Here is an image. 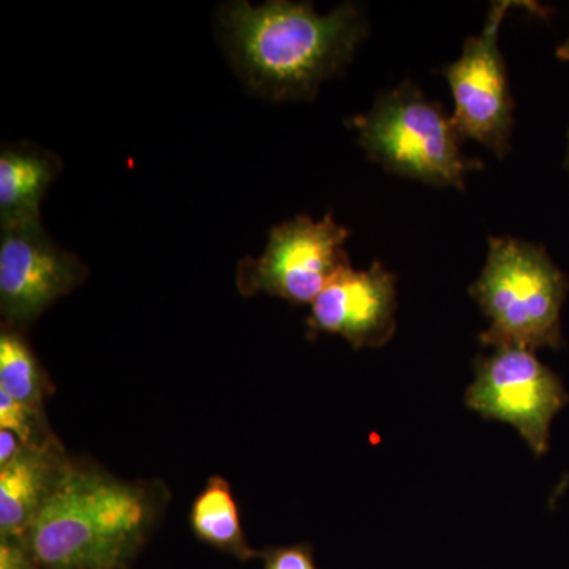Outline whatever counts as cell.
Here are the masks:
<instances>
[{
  "instance_id": "6da1fadb",
  "label": "cell",
  "mask_w": 569,
  "mask_h": 569,
  "mask_svg": "<svg viewBox=\"0 0 569 569\" xmlns=\"http://www.w3.org/2000/svg\"><path fill=\"white\" fill-rule=\"evenodd\" d=\"M220 22L239 77L272 102L313 99L326 80L346 70L369 33L365 11L353 2L328 14L287 0L231 2Z\"/></svg>"
},
{
  "instance_id": "7a4b0ae2",
  "label": "cell",
  "mask_w": 569,
  "mask_h": 569,
  "mask_svg": "<svg viewBox=\"0 0 569 569\" xmlns=\"http://www.w3.org/2000/svg\"><path fill=\"white\" fill-rule=\"evenodd\" d=\"M144 489L71 463L26 541L41 569L121 568L151 527Z\"/></svg>"
},
{
  "instance_id": "3957f363",
  "label": "cell",
  "mask_w": 569,
  "mask_h": 569,
  "mask_svg": "<svg viewBox=\"0 0 569 569\" xmlns=\"http://www.w3.org/2000/svg\"><path fill=\"white\" fill-rule=\"evenodd\" d=\"M568 291V276L545 247L492 236L485 268L470 287L471 298L489 321L479 339L489 348L559 350Z\"/></svg>"
},
{
  "instance_id": "277c9868",
  "label": "cell",
  "mask_w": 569,
  "mask_h": 569,
  "mask_svg": "<svg viewBox=\"0 0 569 569\" xmlns=\"http://www.w3.org/2000/svg\"><path fill=\"white\" fill-rule=\"evenodd\" d=\"M348 123L367 157L402 178L463 190L467 174L482 168L460 151L462 137L443 104L410 81L381 92L369 111Z\"/></svg>"
},
{
  "instance_id": "5b68a950",
  "label": "cell",
  "mask_w": 569,
  "mask_h": 569,
  "mask_svg": "<svg viewBox=\"0 0 569 569\" xmlns=\"http://www.w3.org/2000/svg\"><path fill=\"white\" fill-rule=\"evenodd\" d=\"M475 365L466 406L485 419L515 427L531 452L549 451L550 426L568 406L569 395L556 372L527 348H490Z\"/></svg>"
},
{
  "instance_id": "8992f818",
  "label": "cell",
  "mask_w": 569,
  "mask_h": 569,
  "mask_svg": "<svg viewBox=\"0 0 569 569\" xmlns=\"http://www.w3.org/2000/svg\"><path fill=\"white\" fill-rule=\"evenodd\" d=\"M512 9L541 10L531 2H492L481 32L468 37L458 61L440 69L455 97L452 121L460 137L481 142L500 160L511 151L516 104L498 36Z\"/></svg>"
},
{
  "instance_id": "52a82bcc",
  "label": "cell",
  "mask_w": 569,
  "mask_h": 569,
  "mask_svg": "<svg viewBox=\"0 0 569 569\" xmlns=\"http://www.w3.org/2000/svg\"><path fill=\"white\" fill-rule=\"evenodd\" d=\"M350 231L331 213L321 220L298 216L277 224L264 252L238 266L236 283L242 295L268 293L293 305H312L350 258L343 249Z\"/></svg>"
},
{
  "instance_id": "ba28073f",
  "label": "cell",
  "mask_w": 569,
  "mask_h": 569,
  "mask_svg": "<svg viewBox=\"0 0 569 569\" xmlns=\"http://www.w3.org/2000/svg\"><path fill=\"white\" fill-rule=\"evenodd\" d=\"M86 277L81 258L56 244L41 222L0 228V312L6 325L20 329L33 323Z\"/></svg>"
},
{
  "instance_id": "9c48e42d",
  "label": "cell",
  "mask_w": 569,
  "mask_h": 569,
  "mask_svg": "<svg viewBox=\"0 0 569 569\" xmlns=\"http://www.w3.org/2000/svg\"><path fill=\"white\" fill-rule=\"evenodd\" d=\"M396 312V276L376 261L365 271L348 266L326 284L307 326L309 336H339L355 350L380 348L395 336Z\"/></svg>"
},
{
  "instance_id": "30bf717a",
  "label": "cell",
  "mask_w": 569,
  "mask_h": 569,
  "mask_svg": "<svg viewBox=\"0 0 569 569\" xmlns=\"http://www.w3.org/2000/svg\"><path fill=\"white\" fill-rule=\"evenodd\" d=\"M70 467L54 437L0 467V537H26Z\"/></svg>"
},
{
  "instance_id": "8fae6325",
  "label": "cell",
  "mask_w": 569,
  "mask_h": 569,
  "mask_svg": "<svg viewBox=\"0 0 569 569\" xmlns=\"http://www.w3.org/2000/svg\"><path fill=\"white\" fill-rule=\"evenodd\" d=\"M61 168V159L39 146L3 144L0 151V228L41 222V200Z\"/></svg>"
},
{
  "instance_id": "7c38bea8",
  "label": "cell",
  "mask_w": 569,
  "mask_h": 569,
  "mask_svg": "<svg viewBox=\"0 0 569 569\" xmlns=\"http://www.w3.org/2000/svg\"><path fill=\"white\" fill-rule=\"evenodd\" d=\"M190 523L198 539L213 548L241 560L260 557L247 542L233 493L223 478L209 479L200 496L194 498Z\"/></svg>"
},
{
  "instance_id": "4fadbf2b",
  "label": "cell",
  "mask_w": 569,
  "mask_h": 569,
  "mask_svg": "<svg viewBox=\"0 0 569 569\" xmlns=\"http://www.w3.org/2000/svg\"><path fill=\"white\" fill-rule=\"evenodd\" d=\"M0 391L43 413L47 377L20 329L10 325L0 332Z\"/></svg>"
},
{
  "instance_id": "5bb4252c",
  "label": "cell",
  "mask_w": 569,
  "mask_h": 569,
  "mask_svg": "<svg viewBox=\"0 0 569 569\" xmlns=\"http://www.w3.org/2000/svg\"><path fill=\"white\" fill-rule=\"evenodd\" d=\"M0 569H41L26 537H0Z\"/></svg>"
},
{
  "instance_id": "9a60e30c",
  "label": "cell",
  "mask_w": 569,
  "mask_h": 569,
  "mask_svg": "<svg viewBox=\"0 0 569 569\" xmlns=\"http://www.w3.org/2000/svg\"><path fill=\"white\" fill-rule=\"evenodd\" d=\"M264 569H317L312 552L306 546L279 548L264 553Z\"/></svg>"
},
{
  "instance_id": "2e32d148",
  "label": "cell",
  "mask_w": 569,
  "mask_h": 569,
  "mask_svg": "<svg viewBox=\"0 0 569 569\" xmlns=\"http://www.w3.org/2000/svg\"><path fill=\"white\" fill-rule=\"evenodd\" d=\"M24 447L26 445L13 432L0 429V467L7 466L11 460L18 458Z\"/></svg>"
},
{
  "instance_id": "e0dca14e",
  "label": "cell",
  "mask_w": 569,
  "mask_h": 569,
  "mask_svg": "<svg viewBox=\"0 0 569 569\" xmlns=\"http://www.w3.org/2000/svg\"><path fill=\"white\" fill-rule=\"evenodd\" d=\"M557 58H559L560 61L569 62V36L568 39L557 48Z\"/></svg>"
},
{
  "instance_id": "ac0fdd59",
  "label": "cell",
  "mask_w": 569,
  "mask_h": 569,
  "mask_svg": "<svg viewBox=\"0 0 569 569\" xmlns=\"http://www.w3.org/2000/svg\"><path fill=\"white\" fill-rule=\"evenodd\" d=\"M565 167L569 171V130H568V142H567V156H565Z\"/></svg>"
}]
</instances>
